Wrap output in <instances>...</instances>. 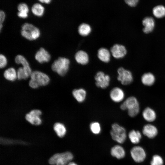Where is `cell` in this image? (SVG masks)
<instances>
[{"label":"cell","instance_id":"6da1fadb","mask_svg":"<svg viewBox=\"0 0 165 165\" xmlns=\"http://www.w3.org/2000/svg\"><path fill=\"white\" fill-rule=\"evenodd\" d=\"M120 108L123 110H127L129 116L131 117L137 115L140 109L138 101L134 96L128 97L120 105Z\"/></svg>","mask_w":165,"mask_h":165},{"label":"cell","instance_id":"7a4b0ae2","mask_svg":"<svg viewBox=\"0 0 165 165\" xmlns=\"http://www.w3.org/2000/svg\"><path fill=\"white\" fill-rule=\"evenodd\" d=\"M20 34L26 39L33 41L39 37L41 32L39 29L36 27L31 23H25L21 26Z\"/></svg>","mask_w":165,"mask_h":165},{"label":"cell","instance_id":"3957f363","mask_svg":"<svg viewBox=\"0 0 165 165\" xmlns=\"http://www.w3.org/2000/svg\"><path fill=\"white\" fill-rule=\"evenodd\" d=\"M73 158V154L70 152L57 153L49 159L48 162L50 165H67Z\"/></svg>","mask_w":165,"mask_h":165},{"label":"cell","instance_id":"277c9868","mask_svg":"<svg viewBox=\"0 0 165 165\" xmlns=\"http://www.w3.org/2000/svg\"><path fill=\"white\" fill-rule=\"evenodd\" d=\"M70 61L66 57H60L52 64V70L61 76H64L67 73L69 68Z\"/></svg>","mask_w":165,"mask_h":165},{"label":"cell","instance_id":"5b68a950","mask_svg":"<svg viewBox=\"0 0 165 165\" xmlns=\"http://www.w3.org/2000/svg\"><path fill=\"white\" fill-rule=\"evenodd\" d=\"M110 134L112 139L119 143H123L126 139L127 133L125 128L117 123L112 125Z\"/></svg>","mask_w":165,"mask_h":165},{"label":"cell","instance_id":"8992f818","mask_svg":"<svg viewBox=\"0 0 165 165\" xmlns=\"http://www.w3.org/2000/svg\"><path fill=\"white\" fill-rule=\"evenodd\" d=\"M117 79L122 85H128L133 82V77L131 72L123 67L119 68L117 70Z\"/></svg>","mask_w":165,"mask_h":165},{"label":"cell","instance_id":"52a82bcc","mask_svg":"<svg viewBox=\"0 0 165 165\" xmlns=\"http://www.w3.org/2000/svg\"><path fill=\"white\" fill-rule=\"evenodd\" d=\"M95 84L98 87L105 89L109 85L110 78L108 75L102 71L97 72L94 77Z\"/></svg>","mask_w":165,"mask_h":165},{"label":"cell","instance_id":"ba28073f","mask_svg":"<svg viewBox=\"0 0 165 165\" xmlns=\"http://www.w3.org/2000/svg\"><path fill=\"white\" fill-rule=\"evenodd\" d=\"M30 77L36 81L40 86H46L50 81V78L46 74L38 71H33Z\"/></svg>","mask_w":165,"mask_h":165},{"label":"cell","instance_id":"9c48e42d","mask_svg":"<svg viewBox=\"0 0 165 165\" xmlns=\"http://www.w3.org/2000/svg\"><path fill=\"white\" fill-rule=\"evenodd\" d=\"M42 114L41 111L39 110L33 109L26 114L25 118L31 124L38 126L42 123V121L40 117Z\"/></svg>","mask_w":165,"mask_h":165},{"label":"cell","instance_id":"30bf717a","mask_svg":"<svg viewBox=\"0 0 165 165\" xmlns=\"http://www.w3.org/2000/svg\"><path fill=\"white\" fill-rule=\"evenodd\" d=\"M130 155L136 162L140 163L143 161L146 157V153L143 148L139 146L133 147L130 151Z\"/></svg>","mask_w":165,"mask_h":165},{"label":"cell","instance_id":"8fae6325","mask_svg":"<svg viewBox=\"0 0 165 165\" xmlns=\"http://www.w3.org/2000/svg\"><path fill=\"white\" fill-rule=\"evenodd\" d=\"M110 51L112 56L115 58L118 59L123 58L127 53L125 46L118 44L113 45L111 48Z\"/></svg>","mask_w":165,"mask_h":165},{"label":"cell","instance_id":"7c38bea8","mask_svg":"<svg viewBox=\"0 0 165 165\" xmlns=\"http://www.w3.org/2000/svg\"><path fill=\"white\" fill-rule=\"evenodd\" d=\"M35 58L36 60L40 64L49 62L51 56L49 52L45 49L41 47L36 53Z\"/></svg>","mask_w":165,"mask_h":165},{"label":"cell","instance_id":"4fadbf2b","mask_svg":"<svg viewBox=\"0 0 165 165\" xmlns=\"http://www.w3.org/2000/svg\"><path fill=\"white\" fill-rule=\"evenodd\" d=\"M125 94L123 90L119 87L112 89L110 92V97L112 101L116 103L122 101L124 98Z\"/></svg>","mask_w":165,"mask_h":165},{"label":"cell","instance_id":"5bb4252c","mask_svg":"<svg viewBox=\"0 0 165 165\" xmlns=\"http://www.w3.org/2000/svg\"><path fill=\"white\" fill-rule=\"evenodd\" d=\"M143 134L149 138H153L156 136L158 130L154 125L148 123L145 125L142 129Z\"/></svg>","mask_w":165,"mask_h":165},{"label":"cell","instance_id":"9a60e30c","mask_svg":"<svg viewBox=\"0 0 165 165\" xmlns=\"http://www.w3.org/2000/svg\"><path fill=\"white\" fill-rule=\"evenodd\" d=\"M142 24L144 27L143 31L146 34L152 32L155 28V20L151 17L148 16L142 20Z\"/></svg>","mask_w":165,"mask_h":165},{"label":"cell","instance_id":"2e32d148","mask_svg":"<svg viewBox=\"0 0 165 165\" xmlns=\"http://www.w3.org/2000/svg\"><path fill=\"white\" fill-rule=\"evenodd\" d=\"M142 116L144 120L149 123L154 121L156 118V114L155 110L149 107L144 109L142 112Z\"/></svg>","mask_w":165,"mask_h":165},{"label":"cell","instance_id":"e0dca14e","mask_svg":"<svg viewBox=\"0 0 165 165\" xmlns=\"http://www.w3.org/2000/svg\"><path fill=\"white\" fill-rule=\"evenodd\" d=\"M32 72L30 66L20 67L17 71V79L20 80L26 79L30 77Z\"/></svg>","mask_w":165,"mask_h":165},{"label":"cell","instance_id":"ac0fdd59","mask_svg":"<svg viewBox=\"0 0 165 165\" xmlns=\"http://www.w3.org/2000/svg\"><path fill=\"white\" fill-rule=\"evenodd\" d=\"M75 58L77 63L83 65L86 64L89 61L88 54L82 50L78 51L75 53Z\"/></svg>","mask_w":165,"mask_h":165},{"label":"cell","instance_id":"d6986e66","mask_svg":"<svg viewBox=\"0 0 165 165\" xmlns=\"http://www.w3.org/2000/svg\"><path fill=\"white\" fill-rule=\"evenodd\" d=\"M110 153L112 156L118 159L123 158L125 155V152L124 148L119 145H116L113 146L111 149Z\"/></svg>","mask_w":165,"mask_h":165},{"label":"cell","instance_id":"ffe728a7","mask_svg":"<svg viewBox=\"0 0 165 165\" xmlns=\"http://www.w3.org/2000/svg\"><path fill=\"white\" fill-rule=\"evenodd\" d=\"M72 94L78 102L82 103L84 101L86 98V92L83 88L76 89L72 91Z\"/></svg>","mask_w":165,"mask_h":165},{"label":"cell","instance_id":"44dd1931","mask_svg":"<svg viewBox=\"0 0 165 165\" xmlns=\"http://www.w3.org/2000/svg\"><path fill=\"white\" fill-rule=\"evenodd\" d=\"M97 55L99 59L103 62L108 63L110 61V53L106 48L102 47L100 48L98 50Z\"/></svg>","mask_w":165,"mask_h":165},{"label":"cell","instance_id":"7402d4cb","mask_svg":"<svg viewBox=\"0 0 165 165\" xmlns=\"http://www.w3.org/2000/svg\"><path fill=\"white\" fill-rule=\"evenodd\" d=\"M156 79L154 75L151 73L148 72L143 74L141 77L142 83L145 86H152L155 82Z\"/></svg>","mask_w":165,"mask_h":165},{"label":"cell","instance_id":"603a6c76","mask_svg":"<svg viewBox=\"0 0 165 165\" xmlns=\"http://www.w3.org/2000/svg\"><path fill=\"white\" fill-rule=\"evenodd\" d=\"M31 11L34 16L40 17L44 15L45 11V8L41 3H36L32 6L31 8Z\"/></svg>","mask_w":165,"mask_h":165},{"label":"cell","instance_id":"cb8c5ba5","mask_svg":"<svg viewBox=\"0 0 165 165\" xmlns=\"http://www.w3.org/2000/svg\"><path fill=\"white\" fill-rule=\"evenodd\" d=\"M53 129L57 136L60 138L64 137L66 134V128L61 123L57 122L55 123L53 126Z\"/></svg>","mask_w":165,"mask_h":165},{"label":"cell","instance_id":"d4e9b609","mask_svg":"<svg viewBox=\"0 0 165 165\" xmlns=\"http://www.w3.org/2000/svg\"><path fill=\"white\" fill-rule=\"evenodd\" d=\"M3 76L8 81H14L17 78V72L14 68H9L5 71Z\"/></svg>","mask_w":165,"mask_h":165},{"label":"cell","instance_id":"484cf974","mask_svg":"<svg viewBox=\"0 0 165 165\" xmlns=\"http://www.w3.org/2000/svg\"><path fill=\"white\" fill-rule=\"evenodd\" d=\"M128 136L132 143L137 144L140 142L141 138V134L138 130H132L129 133Z\"/></svg>","mask_w":165,"mask_h":165},{"label":"cell","instance_id":"4316f807","mask_svg":"<svg viewBox=\"0 0 165 165\" xmlns=\"http://www.w3.org/2000/svg\"><path fill=\"white\" fill-rule=\"evenodd\" d=\"M91 31V26L88 24L82 23L78 28V32L80 35L83 36L89 35Z\"/></svg>","mask_w":165,"mask_h":165},{"label":"cell","instance_id":"83f0119b","mask_svg":"<svg viewBox=\"0 0 165 165\" xmlns=\"http://www.w3.org/2000/svg\"><path fill=\"white\" fill-rule=\"evenodd\" d=\"M154 16L158 18H161L165 16V7L160 5L155 7L152 10Z\"/></svg>","mask_w":165,"mask_h":165},{"label":"cell","instance_id":"f1b7e54d","mask_svg":"<svg viewBox=\"0 0 165 165\" xmlns=\"http://www.w3.org/2000/svg\"><path fill=\"white\" fill-rule=\"evenodd\" d=\"M90 128L92 133L96 135L99 134L101 131L100 124L97 122L91 123L90 125Z\"/></svg>","mask_w":165,"mask_h":165},{"label":"cell","instance_id":"f546056e","mask_svg":"<svg viewBox=\"0 0 165 165\" xmlns=\"http://www.w3.org/2000/svg\"><path fill=\"white\" fill-rule=\"evenodd\" d=\"M15 63L18 64H21L22 67L30 66L26 58L23 55H18L15 58Z\"/></svg>","mask_w":165,"mask_h":165},{"label":"cell","instance_id":"4dcf8cb0","mask_svg":"<svg viewBox=\"0 0 165 165\" xmlns=\"http://www.w3.org/2000/svg\"><path fill=\"white\" fill-rule=\"evenodd\" d=\"M163 160L162 158L158 155H155L152 157L150 162L151 165H163Z\"/></svg>","mask_w":165,"mask_h":165},{"label":"cell","instance_id":"1f68e13d","mask_svg":"<svg viewBox=\"0 0 165 165\" xmlns=\"http://www.w3.org/2000/svg\"><path fill=\"white\" fill-rule=\"evenodd\" d=\"M18 12L28 13L29 9L28 5L25 3L21 2L19 3L17 7Z\"/></svg>","mask_w":165,"mask_h":165},{"label":"cell","instance_id":"d6a6232c","mask_svg":"<svg viewBox=\"0 0 165 165\" xmlns=\"http://www.w3.org/2000/svg\"><path fill=\"white\" fill-rule=\"evenodd\" d=\"M7 60L6 57L3 54L0 55V68H3L5 67L7 64Z\"/></svg>","mask_w":165,"mask_h":165},{"label":"cell","instance_id":"836d02e7","mask_svg":"<svg viewBox=\"0 0 165 165\" xmlns=\"http://www.w3.org/2000/svg\"><path fill=\"white\" fill-rule=\"evenodd\" d=\"M29 85L31 88L33 89H36L40 86L36 81L31 79L29 81Z\"/></svg>","mask_w":165,"mask_h":165},{"label":"cell","instance_id":"e575fe53","mask_svg":"<svg viewBox=\"0 0 165 165\" xmlns=\"http://www.w3.org/2000/svg\"><path fill=\"white\" fill-rule=\"evenodd\" d=\"M139 0H125V2L129 6L134 7L137 4Z\"/></svg>","mask_w":165,"mask_h":165},{"label":"cell","instance_id":"d590c367","mask_svg":"<svg viewBox=\"0 0 165 165\" xmlns=\"http://www.w3.org/2000/svg\"><path fill=\"white\" fill-rule=\"evenodd\" d=\"M18 16L20 18L25 19L28 16V13L24 12H18L17 13Z\"/></svg>","mask_w":165,"mask_h":165},{"label":"cell","instance_id":"8d00e7d4","mask_svg":"<svg viewBox=\"0 0 165 165\" xmlns=\"http://www.w3.org/2000/svg\"><path fill=\"white\" fill-rule=\"evenodd\" d=\"M6 15L5 12L3 10L0 11V23H2L5 21Z\"/></svg>","mask_w":165,"mask_h":165},{"label":"cell","instance_id":"74e56055","mask_svg":"<svg viewBox=\"0 0 165 165\" xmlns=\"http://www.w3.org/2000/svg\"><path fill=\"white\" fill-rule=\"evenodd\" d=\"M41 3L49 4L51 2L52 0H38Z\"/></svg>","mask_w":165,"mask_h":165},{"label":"cell","instance_id":"f35d334b","mask_svg":"<svg viewBox=\"0 0 165 165\" xmlns=\"http://www.w3.org/2000/svg\"><path fill=\"white\" fill-rule=\"evenodd\" d=\"M67 165H78L76 163L71 161Z\"/></svg>","mask_w":165,"mask_h":165},{"label":"cell","instance_id":"ab89813d","mask_svg":"<svg viewBox=\"0 0 165 165\" xmlns=\"http://www.w3.org/2000/svg\"><path fill=\"white\" fill-rule=\"evenodd\" d=\"M3 27V24L0 23V30L1 31Z\"/></svg>","mask_w":165,"mask_h":165}]
</instances>
